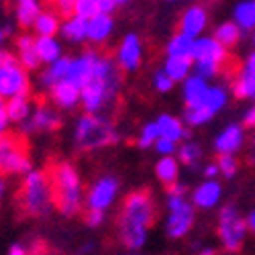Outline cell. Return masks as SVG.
I'll use <instances>...</instances> for the list:
<instances>
[{
  "instance_id": "cell-1",
  "label": "cell",
  "mask_w": 255,
  "mask_h": 255,
  "mask_svg": "<svg viewBox=\"0 0 255 255\" xmlns=\"http://www.w3.org/2000/svg\"><path fill=\"white\" fill-rule=\"evenodd\" d=\"M155 200L151 190H135L127 194L117 215V237L127 249H139L147 239V231L155 223Z\"/></svg>"
},
{
  "instance_id": "cell-2",
  "label": "cell",
  "mask_w": 255,
  "mask_h": 255,
  "mask_svg": "<svg viewBox=\"0 0 255 255\" xmlns=\"http://www.w3.org/2000/svg\"><path fill=\"white\" fill-rule=\"evenodd\" d=\"M53 192V206L66 217L80 212L82 206V182L78 169L70 161H51L47 167Z\"/></svg>"
},
{
  "instance_id": "cell-3",
  "label": "cell",
  "mask_w": 255,
  "mask_h": 255,
  "mask_svg": "<svg viewBox=\"0 0 255 255\" xmlns=\"http://www.w3.org/2000/svg\"><path fill=\"white\" fill-rule=\"evenodd\" d=\"M14 204L23 217H45L53 206L51 180L47 169L29 172L14 196Z\"/></svg>"
},
{
  "instance_id": "cell-4",
  "label": "cell",
  "mask_w": 255,
  "mask_h": 255,
  "mask_svg": "<svg viewBox=\"0 0 255 255\" xmlns=\"http://www.w3.org/2000/svg\"><path fill=\"white\" fill-rule=\"evenodd\" d=\"M119 141V133L113 121L98 115L86 113L76 125V147L80 151H96L102 147H111Z\"/></svg>"
},
{
  "instance_id": "cell-5",
  "label": "cell",
  "mask_w": 255,
  "mask_h": 255,
  "mask_svg": "<svg viewBox=\"0 0 255 255\" xmlns=\"http://www.w3.org/2000/svg\"><path fill=\"white\" fill-rule=\"evenodd\" d=\"M31 145L23 133L0 135V176L29 174L31 172Z\"/></svg>"
},
{
  "instance_id": "cell-6",
  "label": "cell",
  "mask_w": 255,
  "mask_h": 255,
  "mask_svg": "<svg viewBox=\"0 0 255 255\" xmlns=\"http://www.w3.org/2000/svg\"><path fill=\"white\" fill-rule=\"evenodd\" d=\"M184 194H186V190L178 182L167 188V208H169L167 235L174 239L186 235L194 225V208L186 202Z\"/></svg>"
},
{
  "instance_id": "cell-7",
  "label": "cell",
  "mask_w": 255,
  "mask_h": 255,
  "mask_svg": "<svg viewBox=\"0 0 255 255\" xmlns=\"http://www.w3.org/2000/svg\"><path fill=\"white\" fill-rule=\"evenodd\" d=\"M247 235V223L235 206H225L219 215V237L227 251H239Z\"/></svg>"
},
{
  "instance_id": "cell-8",
  "label": "cell",
  "mask_w": 255,
  "mask_h": 255,
  "mask_svg": "<svg viewBox=\"0 0 255 255\" xmlns=\"http://www.w3.org/2000/svg\"><path fill=\"white\" fill-rule=\"evenodd\" d=\"M31 84L27 70L20 66V61H6L0 63V94L12 98V96H29Z\"/></svg>"
},
{
  "instance_id": "cell-9",
  "label": "cell",
  "mask_w": 255,
  "mask_h": 255,
  "mask_svg": "<svg viewBox=\"0 0 255 255\" xmlns=\"http://www.w3.org/2000/svg\"><path fill=\"white\" fill-rule=\"evenodd\" d=\"M98 59H100V55H96L94 51H86L82 57H78V59H74L70 63V72H68L66 80L72 82L76 88L82 90L90 82V78L94 76L96 66H98Z\"/></svg>"
},
{
  "instance_id": "cell-10",
  "label": "cell",
  "mask_w": 255,
  "mask_h": 255,
  "mask_svg": "<svg viewBox=\"0 0 255 255\" xmlns=\"http://www.w3.org/2000/svg\"><path fill=\"white\" fill-rule=\"evenodd\" d=\"M117 190H119V182L111 176H104L100 178L88 192V208H96V210H104L109 208L111 202L117 196Z\"/></svg>"
},
{
  "instance_id": "cell-11",
  "label": "cell",
  "mask_w": 255,
  "mask_h": 255,
  "mask_svg": "<svg viewBox=\"0 0 255 255\" xmlns=\"http://www.w3.org/2000/svg\"><path fill=\"white\" fill-rule=\"evenodd\" d=\"M61 127V119L59 115L51 109L49 104L41 102L37 106V111L33 115L31 121H27L25 125V133H33V131H43V133H51V131H57Z\"/></svg>"
},
{
  "instance_id": "cell-12",
  "label": "cell",
  "mask_w": 255,
  "mask_h": 255,
  "mask_svg": "<svg viewBox=\"0 0 255 255\" xmlns=\"http://www.w3.org/2000/svg\"><path fill=\"white\" fill-rule=\"evenodd\" d=\"M117 61L125 72H135L141 66V41L137 35H127L117 51Z\"/></svg>"
},
{
  "instance_id": "cell-13",
  "label": "cell",
  "mask_w": 255,
  "mask_h": 255,
  "mask_svg": "<svg viewBox=\"0 0 255 255\" xmlns=\"http://www.w3.org/2000/svg\"><path fill=\"white\" fill-rule=\"evenodd\" d=\"M206 27V10L204 6H192L190 10H186L180 18V27L178 31L186 37H198L202 33V29Z\"/></svg>"
},
{
  "instance_id": "cell-14",
  "label": "cell",
  "mask_w": 255,
  "mask_h": 255,
  "mask_svg": "<svg viewBox=\"0 0 255 255\" xmlns=\"http://www.w3.org/2000/svg\"><path fill=\"white\" fill-rule=\"evenodd\" d=\"M16 57L20 61V66L25 70H37L39 63H41V57H39V51H37V43L31 35H20L16 39Z\"/></svg>"
},
{
  "instance_id": "cell-15",
  "label": "cell",
  "mask_w": 255,
  "mask_h": 255,
  "mask_svg": "<svg viewBox=\"0 0 255 255\" xmlns=\"http://www.w3.org/2000/svg\"><path fill=\"white\" fill-rule=\"evenodd\" d=\"M241 145H243V131H241L239 125H229L227 129L219 135V139H217V143H215L217 151H219L221 155L235 153Z\"/></svg>"
},
{
  "instance_id": "cell-16",
  "label": "cell",
  "mask_w": 255,
  "mask_h": 255,
  "mask_svg": "<svg viewBox=\"0 0 255 255\" xmlns=\"http://www.w3.org/2000/svg\"><path fill=\"white\" fill-rule=\"evenodd\" d=\"M80 88H76L72 82L68 80H61L57 82L55 86H51V100L55 104H59L61 109H72V106H76L78 98H80Z\"/></svg>"
},
{
  "instance_id": "cell-17",
  "label": "cell",
  "mask_w": 255,
  "mask_h": 255,
  "mask_svg": "<svg viewBox=\"0 0 255 255\" xmlns=\"http://www.w3.org/2000/svg\"><path fill=\"white\" fill-rule=\"evenodd\" d=\"M113 31V18L111 14H96L92 18H88V33L86 37L90 41H94V43H102V41L111 35Z\"/></svg>"
},
{
  "instance_id": "cell-18",
  "label": "cell",
  "mask_w": 255,
  "mask_h": 255,
  "mask_svg": "<svg viewBox=\"0 0 255 255\" xmlns=\"http://www.w3.org/2000/svg\"><path fill=\"white\" fill-rule=\"evenodd\" d=\"M208 94V86L202 76H194V78H188L186 80V86H184V98L188 102V106H196L202 104L204 98Z\"/></svg>"
},
{
  "instance_id": "cell-19",
  "label": "cell",
  "mask_w": 255,
  "mask_h": 255,
  "mask_svg": "<svg viewBox=\"0 0 255 255\" xmlns=\"http://www.w3.org/2000/svg\"><path fill=\"white\" fill-rule=\"evenodd\" d=\"M14 10H16V23L27 29L31 25H35V20L37 16L41 14V6L37 0H16V4H14Z\"/></svg>"
},
{
  "instance_id": "cell-20",
  "label": "cell",
  "mask_w": 255,
  "mask_h": 255,
  "mask_svg": "<svg viewBox=\"0 0 255 255\" xmlns=\"http://www.w3.org/2000/svg\"><path fill=\"white\" fill-rule=\"evenodd\" d=\"M221 198V186L217 182H204L196 192H194V204L200 206V208H210V206H215Z\"/></svg>"
},
{
  "instance_id": "cell-21",
  "label": "cell",
  "mask_w": 255,
  "mask_h": 255,
  "mask_svg": "<svg viewBox=\"0 0 255 255\" xmlns=\"http://www.w3.org/2000/svg\"><path fill=\"white\" fill-rule=\"evenodd\" d=\"M157 127H159V135L172 141H180L184 137H188V131H184V127L178 119L169 117V115H161L157 119Z\"/></svg>"
},
{
  "instance_id": "cell-22",
  "label": "cell",
  "mask_w": 255,
  "mask_h": 255,
  "mask_svg": "<svg viewBox=\"0 0 255 255\" xmlns=\"http://www.w3.org/2000/svg\"><path fill=\"white\" fill-rule=\"evenodd\" d=\"M190 68H192V57L190 55H172L165 61V72L174 82L184 80L190 74Z\"/></svg>"
},
{
  "instance_id": "cell-23",
  "label": "cell",
  "mask_w": 255,
  "mask_h": 255,
  "mask_svg": "<svg viewBox=\"0 0 255 255\" xmlns=\"http://www.w3.org/2000/svg\"><path fill=\"white\" fill-rule=\"evenodd\" d=\"M155 174L159 178L161 184H165V188L174 186L178 182V161L172 155H165L163 159L157 161L155 165Z\"/></svg>"
},
{
  "instance_id": "cell-24",
  "label": "cell",
  "mask_w": 255,
  "mask_h": 255,
  "mask_svg": "<svg viewBox=\"0 0 255 255\" xmlns=\"http://www.w3.org/2000/svg\"><path fill=\"white\" fill-rule=\"evenodd\" d=\"M39 37H53L59 31V14L55 12H41L33 25Z\"/></svg>"
},
{
  "instance_id": "cell-25",
  "label": "cell",
  "mask_w": 255,
  "mask_h": 255,
  "mask_svg": "<svg viewBox=\"0 0 255 255\" xmlns=\"http://www.w3.org/2000/svg\"><path fill=\"white\" fill-rule=\"evenodd\" d=\"M61 33H63V37L70 39V41H82V39H86L88 20L74 14L72 18H66V25L61 27Z\"/></svg>"
},
{
  "instance_id": "cell-26",
  "label": "cell",
  "mask_w": 255,
  "mask_h": 255,
  "mask_svg": "<svg viewBox=\"0 0 255 255\" xmlns=\"http://www.w3.org/2000/svg\"><path fill=\"white\" fill-rule=\"evenodd\" d=\"M233 92L237 98H253L255 100V76L241 70L239 76L233 80Z\"/></svg>"
},
{
  "instance_id": "cell-27",
  "label": "cell",
  "mask_w": 255,
  "mask_h": 255,
  "mask_svg": "<svg viewBox=\"0 0 255 255\" xmlns=\"http://www.w3.org/2000/svg\"><path fill=\"white\" fill-rule=\"evenodd\" d=\"M70 63H72V59H66V57H59L57 61H53L51 68L43 74V84H45V86L51 88V86H55L57 82L66 80L68 72H70Z\"/></svg>"
},
{
  "instance_id": "cell-28",
  "label": "cell",
  "mask_w": 255,
  "mask_h": 255,
  "mask_svg": "<svg viewBox=\"0 0 255 255\" xmlns=\"http://www.w3.org/2000/svg\"><path fill=\"white\" fill-rule=\"evenodd\" d=\"M31 113V104L29 96H12L6 102V115L10 121H27Z\"/></svg>"
},
{
  "instance_id": "cell-29",
  "label": "cell",
  "mask_w": 255,
  "mask_h": 255,
  "mask_svg": "<svg viewBox=\"0 0 255 255\" xmlns=\"http://www.w3.org/2000/svg\"><path fill=\"white\" fill-rule=\"evenodd\" d=\"M35 43H37V51H39L41 61H49V63H53V61L59 59V55H61V47H59V43H57L53 37H39Z\"/></svg>"
},
{
  "instance_id": "cell-30",
  "label": "cell",
  "mask_w": 255,
  "mask_h": 255,
  "mask_svg": "<svg viewBox=\"0 0 255 255\" xmlns=\"http://www.w3.org/2000/svg\"><path fill=\"white\" fill-rule=\"evenodd\" d=\"M241 37V27L237 23H225L215 29V39L223 47H233Z\"/></svg>"
},
{
  "instance_id": "cell-31",
  "label": "cell",
  "mask_w": 255,
  "mask_h": 255,
  "mask_svg": "<svg viewBox=\"0 0 255 255\" xmlns=\"http://www.w3.org/2000/svg\"><path fill=\"white\" fill-rule=\"evenodd\" d=\"M235 20L241 29L251 31L255 27V0H245L235 8Z\"/></svg>"
},
{
  "instance_id": "cell-32",
  "label": "cell",
  "mask_w": 255,
  "mask_h": 255,
  "mask_svg": "<svg viewBox=\"0 0 255 255\" xmlns=\"http://www.w3.org/2000/svg\"><path fill=\"white\" fill-rule=\"evenodd\" d=\"M192 51H194V39L186 37L182 33H178L167 45V53L169 55H190L192 57Z\"/></svg>"
},
{
  "instance_id": "cell-33",
  "label": "cell",
  "mask_w": 255,
  "mask_h": 255,
  "mask_svg": "<svg viewBox=\"0 0 255 255\" xmlns=\"http://www.w3.org/2000/svg\"><path fill=\"white\" fill-rule=\"evenodd\" d=\"M212 115H215V113H212L204 102L202 104H196V106H188V109H186V121L190 125H202V123L210 121Z\"/></svg>"
},
{
  "instance_id": "cell-34",
  "label": "cell",
  "mask_w": 255,
  "mask_h": 255,
  "mask_svg": "<svg viewBox=\"0 0 255 255\" xmlns=\"http://www.w3.org/2000/svg\"><path fill=\"white\" fill-rule=\"evenodd\" d=\"M100 14V0H76V16L92 18Z\"/></svg>"
},
{
  "instance_id": "cell-35",
  "label": "cell",
  "mask_w": 255,
  "mask_h": 255,
  "mask_svg": "<svg viewBox=\"0 0 255 255\" xmlns=\"http://www.w3.org/2000/svg\"><path fill=\"white\" fill-rule=\"evenodd\" d=\"M225 100H227V94H225V90H223L221 86H219V88H208V94H206V98H204V104L208 106L212 113H219V111L223 109Z\"/></svg>"
},
{
  "instance_id": "cell-36",
  "label": "cell",
  "mask_w": 255,
  "mask_h": 255,
  "mask_svg": "<svg viewBox=\"0 0 255 255\" xmlns=\"http://www.w3.org/2000/svg\"><path fill=\"white\" fill-rule=\"evenodd\" d=\"M159 135V127L157 123H147L143 127V133H141V139H139V147H143V149H147V147H151L155 141H157Z\"/></svg>"
},
{
  "instance_id": "cell-37",
  "label": "cell",
  "mask_w": 255,
  "mask_h": 255,
  "mask_svg": "<svg viewBox=\"0 0 255 255\" xmlns=\"http://www.w3.org/2000/svg\"><path fill=\"white\" fill-rule=\"evenodd\" d=\"M198 157H200V147L194 145V143H188V145H184L182 149H180V159H182V163H186V165H190V167H196Z\"/></svg>"
},
{
  "instance_id": "cell-38",
  "label": "cell",
  "mask_w": 255,
  "mask_h": 255,
  "mask_svg": "<svg viewBox=\"0 0 255 255\" xmlns=\"http://www.w3.org/2000/svg\"><path fill=\"white\" fill-rule=\"evenodd\" d=\"M219 169H221V174L225 176V178H233L237 174V167H239V163H237V159L233 157V155H221L219 157Z\"/></svg>"
},
{
  "instance_id": "cell-39",
  "label": "cell",
  "mask_w": 255,
  "mask_h": 255,
  "mask_svg": "<svg viewBox=\"0 0 255 255\" xmlns=\"http://www.w3.org/2000/svg\"><path fill=\"white\" fill-rule=\"evenodd\" d=\"M53 4L61 18H72L76 14V0H53Z\"/></svg>"
},
{
  "instance_id": "cell-40",
  "label": "cell",
  "mask_w": 255,
  "mask_h": 255,
  "mask_svg": "<svg viewBox=\"0 0 255 255\" xmlns=\"http://www.w3.org/2000/svg\"><path fill=\"white\" fill-rule=\"evenodd\" d=\"M174 86V80L167 76V72H157L155 74V88L159 92H167V90H172Z\"/></svg>"
},
{
  "instance_id": "cell-41",
  "label": "cell",
  "mask_w": 255,
  "mask_h": 255,
  "mask_svg": "<svg viewBox=\"0 0 255 255\" xmlns=\"http://www.w3.org/2000/svg\"><path fill=\"white\" fill-rule=\"evenodd\" d=\"M104 219V210H96V208H88L86 212H84V223H86L88 227H96L100 225Z\"/></svg>"
},
{
  "instance_id": "cell-42",
  "label": "cell",
  "mask_w": 255,
  "mask_h": 255,
  "mask_svg": "<svg viewBox=\"0 0 255 255\" xmlns=\"http://www.w3.org/2000/svg\"><path fill=\"white\" fill-rule=\"evenodd\" d=\"M155 147H157V151L163 153V155H172L176 151V141L172 139H165V137H159L155 141Z\"/></svg>"
},
{
  "instance_id": "cell-43",
  "label": "cell",
  "mask_w": 255,
  "mask_h": 255,
  "mask_svg": "<svg viewBox=\"0 0 255 255\" xmlns=\"http://www.w3.org/2000/svg\"><path fill=\"white\" fill-rule=\"evenodd\" d=\"M8 115H6V109H0V135L6 133V125H8Z\"/></svg>"
},
{
  "instance_id": "cell-44",
  "label": "cell",
  "mask_w": 255,
  "mask_h": 255,
  "mask_svg": "<svg viewBox=\"0 0 255 255\" xmlns=\"http://www.w3.org/2000/svg\"><path fill=\"white\" fill-rule=\"evenodd\" d=\"M243 70L255 76V51H253V53L249 55V59H247V63H245V68H243Z\"/></svg>"
},
{
  "instance_id": "cell-45",
  "label": "cell",
  "mask_w": 255,
  "mask_h": 255,
  "mask_svg": "<svg viewBox=\"0 0 255 255\" xmlns=\"http://www.w3.org/2000/svg\"><path fill=\"white\" fill-rule=\"evenodd\" d=\"M245 127H255V106L245 115Z\"/></svg>"
},
{
  "instance_id": "cell-46",
  "label": "cell",
  "mask_w": 255,
  "mask_h": 255,
  "mask_svg": "<svg viewBox=\"0 0 255 255\" xmlns=\"http://www.w3.org/2000/svg\"><path fill=\"white\" fill-rule=\"evenodd\" d=\"M8 255H29V249H25L23 245H12Z\"/></svg>"
},
{
  "instance_id": "cell-47",
  "label": "cell",
  "mask_w": 255,
  "mask_h": 255,
  "mask_svg": "<svg viewBox=\"0 0 255 255\" xmlns=\"http://www.w3.org/2000/svg\"><path fill=\"white\" fill-rule=\"evenodd\" d=\"M219 172H221L219 165H208V167L204 169V176H206V178H215Z\"/></svg>"
},
{
  "instance_id": "cell-48",
  "label": "cell",
  "mask_w": 255,
  "mask_h": 255,
  "mask_svg": "<svg viewBox=\"0 0 255 255\" xmlns=\"http://www.w3.org/2000/svg\"><path fill=\"white\" fill-rule=\"evenodd\" d=\"M247 227H249L251 231H255V212H251V215L247 217Z\"/></svg>"
},
{
  "instance_id": "cell-49",
  "label": "cell",
  "mask_w": 255,
  "mask_h": 255,
  "mask_svg": "<svg viewBox=\"0 0 255 255\" xmlns=\"http://www.w3.org/2000/svg\"><path fill=\"white\" fill-rule=\"evenodd\" d=\"M200 255H215V251H212V249H204Z\"/></svg>"
},
{
  "instance_id": "cell-50",
  "label": "cell",
  "mask_w": 255,
  "mask_h": 255,
  "mask_svg": "<svg viewBox=\"0 0 255 255\" xmlns=\"http://www.w3.org/2000/svg\"><path fill=\"white\" fill-rule=\"evenodd\" d=\"M2 192H4V182L0 180V198H2Z\"/></svg>"
},
{
  "instance_id": "cell-51",
  "label": "cell",
  "mask_w": 255,
  "mask_h": 255,
  "mask_svg": "<svg viewBox=\"0 0 255 255\" xmlns=\"http://www.w3.org/2000/svg\"><path fill=\"white\" fill-rule=\"evenodd\" d=\"M125 2H129V0H115V4H125Z\"/></svg>"
},
{
  "instance_id": "cell-52",
  "label": "cell",
  "mask_w": 255,
  "mask_h": 255,
  "mask_svg": "<svg viewBox=\"0 0 255 255\" xmlns=\"http://www.w3.org/2000/svg\"><path fill=\"white\" fill-rule=\"evenodd\" d=\"M2 98H4V96H2V94H0V109H4V106H2Z\"/></svg>"
},
{
  "instance_id": "cell-53",
  "label": "cell",
  "mask_w": 255,
  "mask_h": 255,
  "mask_svg": "<svg viewBox=\"0 0 255 255\" xmlns=\"http://www.w3.org/2000/svg\"><path fill=\"white\" fill-rule=\"evenodd\" d=\"M2 37H4V31H0V43H2Z\"/></svg>"
},
{
  "instance_id": "cell-54",
  "label": "cell",
  "mask_w": 255,
  "mask_h": 255,
  "mask_svg": "<svg viewBox=\"0 0 255 255\" xmlns=\"http://www.w3.org/2000/svg\"><path fill=\"white\" fill-rule=\"evenodd\" d=\"M253 45H255V35H253Z\"/></svg>"
},
{
  "instance_id": "cell-55",
  "label": "cell",
  "mask_w": 255,
  "mask_h": 255,
  "mask_svg": "<svg viewBox=\"0 0 255 255\" xmlns=\"http://www.w3.org/2000/svg\"><path fill=\"white\" fill-rule=\"evenodd\" d=\"M253 147H255V139H253Z\"/></svg>"
}]
</instances>
